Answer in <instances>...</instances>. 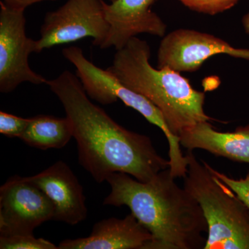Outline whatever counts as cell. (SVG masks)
I'll use <instances>...</instances> for the list:
<instances>
[{"label": "cell", "instance_id": "obj_20", "mask_svg": "<svg viewBox=\"0 0 249 249\" xmlns=\"http://www.w3.org/2000/svg\"><path fill=\"white\" fill-rule=\"evenodd\" d=\"M242 25L246 34L249 35V11L242 17Z\"/></svg>", "mask_w": 249, "mask_h": 249}, {"label": "cell", "instance_id": "obj_9", "mask_svg": "<svg viewBox=\"0 0 249 249\" xmlns=\"http://www.w3.org/2000/svg\"><path fill=\"white\" fill-rule=\"evenodd\" d=\"M219 54L249 60V49L237 48L217 36L194 29H175L165 34L160 42L157 67L180 73L194 72Z\"/></svg>", "mask_w": 249, "mask_h": 249}, {"label": "cell", "instance_id": "obj_17", "mask_svg": "<svg viewBox=\"0 0 249 249\" xmlns=\"http://www.w3.org/2000/svg\"><path fill=\"white\" fill-rule=\"evenodd\" d=\"M30 121L31 118L25 119L1 111L0 133L11 138L18 137L19 139L27 128Z\"/></svg>", "mask_w": 249, "mask_h": 249}, {"label": "cell", "instance_id": "obj_1", "mask_svg": "<svg viewBox=\"0 0 249 249\" xmlns=\"http://www.w3.org/2000/svg\"><path fill=\"white\" fill-rule=\"evenodd\" d=\"M71 122L78 145V160L97 183L111 173H124L147 182L170 167L146 135L124 128L96 106L78 76L64 71L47 80Z\"/></svg>", "mask_w": 249, "mask_h": 249}, {"label": "cell", "instance_id": "obj_11", "mask_svg": "<svg viewBox=\"0 0 249 249\" xmlns=\"http://www.w3.org/2000/svg\"><path fill=\"white\" fill-rule=\"evenodd\" d=\"M26 178L42 190L53 202V220L74 226L88 217L83 186L65 162L58 160L41 173Z\"/></svg>", "mask_w": 249, "mask_h": 249}, {"label": "cell", "instance_id": "obj_18", "mask_svg": "<svg viewBox=\"0 0 249 249\" xmlns=\"http://www.w3.org/2000/svg\"><path fill=\"white\" fill-rule=\"evenodd\" d=\"M206 164L211 173L229 186L249 209V173H247L245 178L235 179L226 174L214 170L209 163H206Z\"/></svg>", "mask_w": 249, "mask_h": 249}, {"label": "cell", "instance_id": "obj_19", "mask_svg": "<svg viewBox=\"0 0 249 249\" xmlns=\"http://www.w3.org/2000/svg\"><path fill=\"white\" fill-rule=\"evenodd\" d=\"M55 1L57 0H1L4 4L15 9L25 10L31 5L42 1Z\"/></svg>", "mask_w": 249, "mask_h": 249}, {"label": "cell", "instance_id": "obj_6", "mask_svg": "<svg viewBox=\"0 0 249 249\" xmlns=\"http://www.w3.org/2000/svg\"><path fill=\"white\" fill-rule=\"evenodd\" d=\"M109 31L103 0H67L58 9L46 14L36 53L85 37H91L93 45L101 48Z\"/></svg>", "mask_w": 249, "mask_h": 249}, {"label": "cell", "instance_id": "obj_2", "mask_svg": "<svg viewBox=\"0 0 249 249\" xmlns=\"http://www.w3.org/2000/svg\"><path fill=\"white\" fill-rule=\"evenodd\" d=\"M169 168L161 170L147 182L124 173L106 178L111 192L106 206H127L152 235L145 249H204L208 224L201 206L178 186Z\"/></svg>", "mask_w": 249, "mask_h": 249}, {"label": "cell", "instance_id": "obj_13", "mask_svg": "<svg viewBox=\"0 0 249 249\" xmlns=\"http://www.w3.org/2000/svg\"><path fill=\"white\" fill-rule=\"evenodd\" d=\"M178 139L187 150L201 149L216 157L249 164V124L233 132H222L210 121H202L183 129Z\"/></svg>", "mask_w": 249, "mask_h": 249}, {"label": "cell", "instance_id": "obj_10", "mask_svg": "<svg viewBox=\"0 0 249 249\" xmlns=\"http://www.w3.org/2000/svg\"><path fill=\"white\" fill-rule=\"evenodd\" d=\"M155 0H115L103 1L105 15L109 23L107 39L101 49L119 50L129 40L140 34L163 37L167 25L159 15L152 11Z\"/></svg>", "mask_w": 249, "mask_h": 249}, {"label": "cell", "instance_id": "obj_5", "mask_svg": "<svg viewBox=\"0 0 249 249\" xmlns=\"http://www.w3.org/2000/svg\"><path fill=\"white\" fill-rule=\"evenodd\" d=\"M62 53L64 58L76 67V75L91 99L102 105L112 104L120 100L125 106L140 113L150 124L161 129L168 139L170 153L179 151V139L170 132L161 113L155 105L124 86L107 69L103 70L96 66L85 56L80 47H66L62 49Z\"/></svg>", "mask_w": 249, "mask_h": 249}, {"label": "cell", "instance_id": "obj_8", "mask_svg": "<svg viewBox=\"0 0 249 249\" xmlns=\"http://www.w3.org/2000/svg\"><path fill=\"white\" fill-rule=\"evenodd\" d=\"M54 213L49 196L26 178L14 175L0 188V235L34 234Z\"/></svg>", "mask_w": 249, "mask_h": 249}, {"label": "cell", "instance_id": "obj_7", "mask_svg": "<svg viewBox=\"0 0 249 249\" xmlns=\"http://www.w3.org/2000/svg\"><path fill=\"white\" fill-rule=\"evenodd\" d=\"M24 12L0 1V91L3 93L12 92L23 83L46 85L48 80L29 65V55L36 53V40L27 36Z\"/></svg>", "mask_w": 249, "mask_h": 249}, {"label": "cell", "instance_id": "obj_15", "mask_svg": "<svg viewBox=\"0 0 249 249\" xmlns=\"http://www.w3.org/2000/svg\"><path fill=\"white\" fill-rule=\"evenodd\" d=\"M1 249H58L50 241L36 238L34 234L0 235Z\"/></svg>", "mask_w": 249, "mask_h": 249}, {"label": "cell", "instance_id": "obj_16", "mask_svg": "<svg viewBox=\"0 0 249 249\" xmlns=\"http://www.w3.org/2000/svg\"><path fill=\"white\" fill-rule=\"evenodd\" d=\"M188 9L199 14L214 16L232 9L240 0H178Z\"/></svg>", "mask_w": 249, "mask_h": 249}, {"label": "cell", "instance_id": "obj_4", "mask_svg": "<svg viewBox=\"0 0 249 249\" xmlns=\"http://www.w3.org/2000/svg\"><path fill=\"white\" fill-rule=\"evenodd\" d=\"M183 188L201 206L208 224L204 249H249V209L237 195L188 150Z\"/></svg>", "mask_w": 249, "mask_h": 249}, {"label": "cell", "instance_id": "obj_14", "mask_svg": "<svg viewBox=\"0 0 249 249\" xmlns=\"http://www.w3.org/2000/svg\"><path fill=\"white\" fill-rule=\"evenodd\" d=\"M73 137V128L68 118L38 115L31 118L20 139L29 146L40 149H60Z\"/></svg>", "mask_w": 249, "mask_h": 249}, {"label": "cell", "instance_id": "obj_12", "mask_svg": "<svg viewBox=\"0 0 249 249\" xmlns=\"http://www.w3.org/2000/svg\"><path fill=\"white\" fill-rule=\"evenodd\" d=\"M152 240L150 231L133 214L111 217L93 225L89 236L62 240L58 249H145Z\"/></svg>", "mask_w": 249, "mask_h": 249}, {"label": "cell", "instance_id": "obj_21", "mask_svg": "<svg viewBox=\"0 0 249 249\" xmlns=\"http://www.w3.org/2000/svg\"><path fill=\"white\" fill-rule=\"evenodd\" d=\"M114 1H115V0H109V2H112Z\"/></svg>", "mask_w": 249, "mask_h": 249}, {"label": "cell", "instance_id": "obj_3", "mask_svg": "<svg viewBox=\"0 0 249 249\" xmlns=\"http://www.w3.org/2000/svg\"><path fill=\"white\" fill-rule=\"evenodd\" d=\"M150 52L146 41L133 37L116 50L107 70L124 86L155 105L175 137L197 123L214 121L205 112V93L194 89L180 72L152 67Z\"/></svg>", "mask_w": 249, "mask_h": 249}]
</instances>
